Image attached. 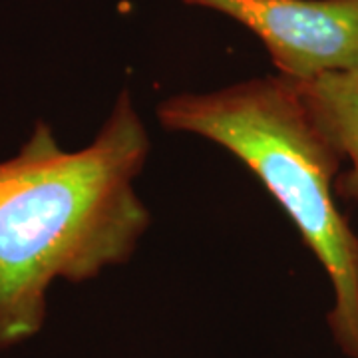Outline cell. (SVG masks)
Masks as SVG:
<instances>
[{
	"mask_svg": "<svg viewBox=\"0 0 358 358\" xmlns=\"http://www.w3.org/2000/svg\"><path fill=\"white\" fill-rule=\"evenodd\" d=\"M162 126L215 141L241 159L291 217L333 285L329 327L358 358V237L334 203L343 155L322 131L294 78L265 76L209 94L171 96Z\"/></svg>",
	"mask_w": 358,
	"mask_h": 358,
	"instance_id": "obj_2",
	"label": "cell"
},
{
	"mask_svg": "<svg viewBox=\"0 0 358 358\" xmlns=\"http://www.w3.org/2000/svg\"><path fill=\"white\" fill-rule=\"evenodd\" d=\"M251 30L279 74L310 80L358 64V0H183Z\"/></svg>",
	"mask_w": 358,
	"mask_h": 358,
	"instance_id": "obj_3",
	"label": "cell"
},
{
	"mask_svg": "<svg viewBox=\"0 0 358 358\" xmlns=\"http://www.w3.org/2000/svg\"><path fill=\"white\" fill-rule=\"evenodd\" d=\"M150 136L122 92L98 136L78 152L38 122L0 162V350L42 329L52 282H84L124 265L150 225L134 189Z\"/></svg>",
	"mask_w": 358,
	"mask_h": 358,
	"instance_id": "obj_1",
	"label": "cell"
},
{
	"mask_svg": "<svg viewBox=\"0 0 358 358\" xmlns=\"http://www.w3.org/2000/svg\"><path fill=\"white\" fill-rule=\"evenodd\" d=\"M322 131L333 141L348 169L338 173L334 189L358 203V64L310 80H296Z\"/></svg>",
	"mask_w": 358,
	"mask_h": 358,
	"instance_id": "obj_4",
	"label": "cell"
}]
</instances>
